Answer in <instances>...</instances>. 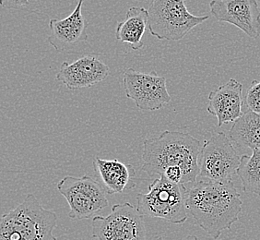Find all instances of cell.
Here are the masks:
<instances>
[{
  "instance_id": "obj_1",
  "label": "cell",
  "mask_w": 260,
  "mask_h": 240,
  "mask_svg": "<svg viewBox=\"0 0 260 240\" xmlns=\"http://www.w3.org/2000/svg\"><path fill=\"white\" fill-rule=\"evenodd\" d=\"M201 149L200 140L190 134L165 130L143 141L141 169L150 176L165 175L175 184L189 185L200 175Z\"/></svg>"
},
{
  "instance_id": "obj_2",
  "label": "cell",
  "mask_w": 260,
  "mask_h": 240,
  "mask_svg": "<svg viewBox=\"0 0 260 240\" xmlns=\"http://www.w3.org/2000/svg\"><path fill=\"white\" fill-rule=\"evenodd\" d=\"M185 186V203L194 224L219 239L239 219L243 201L233 181L227 183L198 179Z\"/></svg>"
},
{
  "instance_id": "obj_3",
  "label": "cell",
  "mask_w": 260,
  "mask_h": 240,
  "mask_svg": "<svg viewBox=\"0 0 260 240\" xmlns=\"http://www.w3.org/2000/svg\"><path fill=\"white\" fill-rule=\"evenodd\" d=\"M55 212L46 210L32 194L1 217L0 240H57Z\"/></svg>"
},
{
  "instance_id": "obj_4",
  "label": "cell",
  "mask_w": 260,
  "mask_h": 240,
  "mask_svg": "<svg viewBox=\"0 0 260 240\" xmlns=\"http://www.w3.org/2000/svg\"><path fill=\"white\" fill-rule=\"evenodd\" d=\"M137 210L142 216H150L182 225L187 220L185 185L171 182L160 175L150 184L147 193L137 196Z\"/></svg>"
},
{
  "instance_id": "obj_5",
  "label": "cell",
  "mask_w": 260,
  "mask_h": 240,
  "mask_svg": "<svg viewBox=\"0 0 260 240\" xmlns=\"http://www.w3.org/2000/svg\"><path fill=\"white\" fill-rule=\"evenodd\" d=\"M148 28L158 40L180 41L209 16H195L185 0H153L149 8Z\"/></svg>"
},
{
  "instance_id": "obj_6",
  "label": "cell",
  "mask_w": 260,
  "mask_h": 240,
  "mask_svg": "<svg viewBox=\"0 0 260 240\" xmlns=\"http://www.w3.org/2000/svg\"><path fill=\"white\" fill-rule=\"evenodd\" d=\"M57 190L70 205L69 217L72 220L89 219L109 205L104 188L91 176L67 175L57 184Z\"/></svg>"
},
{
  "instance_id": "obj_7",
  "label": "cell",
  "mask_w": 260,
  "mask_h": 240,
  "mask_svg": "<svg viewBox=\"0 0 260 240\" xmlns=\"http://www.w3.org/2000/svg\"><path fill=\"white\" fill-rule=\"evenodd\" d=\"M240 163L241 157L232 140L223 132H217L202 146L199 176L214 182H231Z\"/></svg>"
},
{
  "instance_id": "obj_8",
  "label": "cell",
  "mask_w": 260,
  "mask_h": 240,
  "mask_svg": "<svg viewBox=\"0 0 260 240\" xmlns=\"http://www.w3.org/2000/svg\"><path fill=\"white\" fill-rule=\"evenodd\" d=\"M143 216L129 202L117 203L106 216L92 219V236L98 240H146Z\"/></svg>"
},
{
  "instance_id": "obj_9",
  "label": "cell",
  "mask_w": 260,
  "mask_h": 240,
  "mask_svg": "<svg viewBox=\"0 0 260 240\" xmlns=\"http://www.w3.org/2000/svg\"><path fill=\"white\" fill-rule=\"evenodd\" d=\"M122 78L125 96L134 101L140 110H160L172 100L166 79L155 71L144 73L129 68L124 71Z\"/></svg>"
},
{
  "instance_id": "obj_10",
  "label": "cell",
  "mask_w": 260,
  "mask_h": 240,
  "mask_svg": "<svg viewBox=\"0 0 260 240\" xmlns=\"http://www.w3.org/2000/svg\"><path fill=\"white\" fill-rule=\"evenodd\" d=\"M84 0H79L75 10L65 19H51V34L46 42L58 53H74L88 41V23L81 12Z\"/></svg>"
},
{
  "instance_id": "obj_11",
  "label": "cell",
  "mask_w": 260,
  "mask_h": 240,
  "mask_svg": "<svg viewBox=\"0 0 260 240\" xmlns=\"http://www.w3.org/2000/svg\"><path fill=\"white\" fill-rule=\"evenodd\" d=\"M211 15L243 31L252 39L260 36V9L256 0H211Z\"/></svg>"
},
{
  "instance_id": "obj_12",
  "label": "cell",
  "mask_w": 260,
  "mask_h": 240,
  "mask_svg": "<svg viewBox=\"0 0 260 240\" xmlns=\"http://www.w3.org/2000/svg\"><path fill=\"white\" fill-rule=\"evenodd\" d=\"M110 75V69L95 55H83L74 62H63L55 79L70 90L91 87Z\"/></svg>"
},
{
  "instance_id": "obj_13",
  "label": "cell",
  "mask_w": 260,
  "mask_h": 240,
  "mask_svg": "<svg viewBox=\"0 0 260 240\" xmlns=\"http://www.w3.org/2000/svg\"><path fill=\"white\" fill-rule=\"evenodd\" d=\"M207 111L215 115L218 126L235 122L243 115V84L235 79H231L225 84L212 91L208 97Z\"/></svg>"
},
{
  "instance_id": "obj_14",
  "label": "cell",
  "mask_w": 260,
  "mask_h": 240,
  "mask_svg": "<svg viewBox=\"0 0 260 240\" xmlns=\"http://www.w3.org/2000/svg\"><path fill=\"white\" fill-rule=\"evenodd\" d=\"M93 168L97 178L107 194L114 195L136 188V170L132 165H126L117 159H102L96 156Z\"/></svg>"
},
{
  "instance_id": "obj_15",
  "label": "cell",
  "mask_w": 260,
  "mask_h": 240,
  "mask_svg": "<svg viewBox=\"0 0 260 240\" xmlns=\"http://www.w3.org/2000/svg\"><path fill=\"white\" fill-rule=\"evenodd\" d=\"M149 11L143 7H131L125 20L119 21L115 29V38L126 43L133 50H140L143 46V35L148 27Z\"/></svg>"
},
{
  "instance_id": "obj_16",
  "label": "cell",
  "mask_w": 260,
  "mask_h": 240,
  "mask_svg": "<svg viewBox=\"0 0 260 240\" xmlns=\"http://www.w3.org/2000/svg\"><path fill=\"white\" fill-rule=\"evenodd\" d=\"M230 140L240 148L260 149V115L246 110L231 128Z\"/></svg>"
},
{
  "instance_id": "obj_17",
  "label": "cell",
  "mask_w": 260,
  "mask_h": 240,
  "mask_svg": "<svg viewBox=\"0 0 260 240\" xmlns=\"http://www.w3.org/2000/svg\"><path fill=\"white\" fill-rule=\"evenodd\" d=\"M236 175L242 181L244 192L260 196V149L253 151L251 156H241Z\"/></svg>"
},
{
  "instance_id": "obj_18",
  "label": "cell",
  "mask_w": 260,
  "mask_h": 240,
  "mask_svg": "<svg viewBox=\"0 0 260 240\" xmlns=\"http://www.w3.org/2000/svg\"><path fill=\"white\" fill-rule=\"evenodd\" d=\"M246 109L260 115V80H254L245 95Z\"/></svg>"
},
{
  "instance_id": "obj_19",
  "label": "cell",
  "mask_w": 260,
  "mask_h": 240,
  "mask_svg": "<svg viewBox=\"0 0 260 240\" xmlns=\"http://www.w3.org/2000/svg\"><path fill=\"white\" fill-rule=\"evenodd\" d=\"M29 5V0H1V6L7 10H19Z\"/></svg>"
},
{
  "instance_id": "obj_20",
  "label": "cell",
  "mask_w": 260,
  "mask_h": 240,
  "mask_svg": "<svg viewBox=\"0 0 260 240\" xmlns=\"http://www.w3.org/2000/svg\"><path fill=\"white\" fill-rule=\"evenodd\" d=\"M182 240H200L196 235H187V236H185L184 239Z\"/></svg>"
},
{
  "instance_id": "obj_21",
  "label": "cell",
  "mask_w": 260,
  "mask_h": 240,
  "mask_svg": "<svg viewBox=\"0 0 260 240\" xmlns=\"http://www.w3.org/2000/svg\"><path fill=\"white\" fill-rule=\"evenodd\" d=\"M155 240H164V238H162L161 236H160V237H158V238H157V239Z\"/></svg>"
}]
</instances>
